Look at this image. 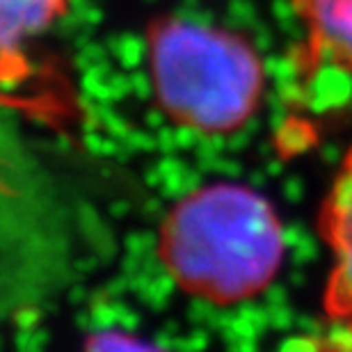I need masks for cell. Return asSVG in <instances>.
Wrapping results in <instances>:
<instances>
[{
    "label": "cell",
    "instance_id": "obj_1",
    "mask_svg": "<svg viewBox=\"0 0 352 352\" xmlns=\"http://www.w3.org/2000/svg\"><path fill=\"white\" fill-rule=\"evenodd\" d=\"M158 258L190 298L236 307L265 293L284 263L277 210L243 183H208L181 197L158 229Z\"/></svg>",
    "mask_w": 352,
    "mask_h": 352
},
{
    "label": "cell",
    "instance_id": "obj_2",
    "mask_svg": "<svg viewBox=\"0 0 352 352\" xmlns=\"http://www.w3.org/2000/svg\"><path fill=\"white\" fill-rule=\"evenodd\" d=\"M146 58L158 108L181 129L227 138L241 133L258 112L265 69L243 34L163 16L146 30Z\"/></svg>",
    "mask_w": 352,
    "mask_h": 352
},
{
    "label": "cell",
    "instance_id": "obj_3",
    "mask_svg": "<svg viewBox=\"0 0 352 352\" xmlns=\"http://www.w3.org/2000/svg\"><path fill=\"white\" fill-rule=\"evenodd\" d=\"M318 231L332 254L322 311L336 339L352 348V146L320 206Z\"/></svg>",
    "mask_w": 352,
    "mask_h": 352
},
{
    "label": "cell",
    "instance_id": "obj_4",
    "mask_svg": "<svg viewBox=\"0 0 352 352\" xmlns=\"http://www.w3.org/2000/svg\"><path fill=\"white\" fill-rule=\"evenodd\" d=\"M74 0H0V87L30 74V46L46 34Z\"/></svg>",
    "mask_w": 352,
    "mask_h": 352
},
{
    "label": "cell",
    "instance_id": "obj_5",
    "mask_svg": "<svg viewBox=\"0 0 352 352\" xmlns=\"http://www.w3.org/2000/svg\"><path fill=\"white\" fill-rule=\"evenodd\" d=\"M311 65L327 62L352 78V0H293Z\"/></svg>",
    "mask_w": 352,
    "mask_h": 352
}]
</instances>
